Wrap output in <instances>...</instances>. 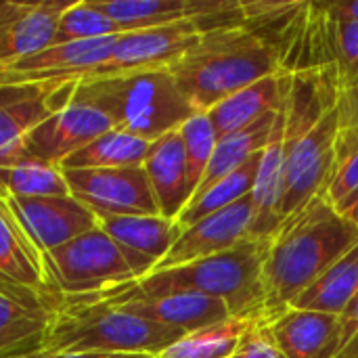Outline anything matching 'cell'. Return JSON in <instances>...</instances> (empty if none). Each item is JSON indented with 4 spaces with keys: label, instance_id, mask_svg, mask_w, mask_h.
Here are the masks:
<instances>
[{
    "label": "cell",
    "instance_id": "8",
    "mask_svg": "<svg viewBox=\"0 0 358 358\" xmlns=\"http://www.w3.org/2000/svg\"><path fill=\"white\" fill-rule=\"evenodd\" d=\"M63 170V168H61ZM69 195L94 216H155L153 189L143 166L107 170H63Z\"/></svg>",
    "mask_w": 358,
    "mask_h": 358
},
{
    "label": "cell",
    "instance_id": "35",
    "mask_svg": "<svg viewBox=\"0 0 358 358\" xmlns=\"http://www.w3.org/2000/svg\"><path fill=\"white\" fill-rule=\"evenodd\" d=\"M323 13L336 19H348L358 23V0H334V2H317Z\"/></svg>",
    "mask_w": 358,
    "mask_h": 358
},
{
    "label": "cell",
    "instance_id": "4",
    "mask_svg": "<svg viewBox=\"0 0 358 358\" xmlns=\"http://www.w3.org/2000/svg\"><path fill=\"white\" fill-rule=\"evenodd\" d=\"M271 239H243L235 248L176 266L157 271L130 283L138 298H166L176 294H199L222 300L233 317H254L266 313L262 266Z\"/></svg>",
    "mask_w": 358,
    "mask_h": 358
},
{
    "label": "cell",
    "instance_id": "2",
    "mask_svg": "<svg viewBox=\"0 0 358 358\" xmlns=\"http://www.w3.org/2000/svg\"><path fill=\"white\" fill-rule=\"evenodd\" d=\"M115 287V285H113ZM113 287L61 296L44 352H132L159 357L187 334L159 325L117 302Z\"/></svg>",
    "mask_w": 358,
    "mask_h": 358
},
{
    "label": "cell",
    "instance_id": "13",
    "mask_svg": "<svg viewBox=\"0 0 358 358\" xmlns=\"http://www.w3.org/2000/svg\"><path fill=\"white\" fill-rule=\"evenodd\" d=\"M250 224H252V195L182 229L172 250L155 266L153 273L176 268V266L227 252L235 248L239 241L248 239Z\"/></svg>",
    "mask_w": 358,
    "mask_h": 358
},
{
    "label": "cell",
    "instance_id": "18",
    "mask_svg": "<svg viewBox=\"0 0 358 358\" xmlns=\"http://www.w3.org/2000/svg\"><path fill=\"white\" fill-rule=\"evenodd\" d=\"M99 227L132 258L141 279L151 275L155 266L172 250L182 233L176 220L162 214L155 216H96Z\"/></svg>",
    "mask_w": 358,
    "mask_h": 358
},
{
    "label": "cell",
    "instance_id": "6",
    "mask_svg": "<svg viewBox=\"0 0 358 358\" xmlns=\"http://www.w3.org/2000/svg\"><path fill=\"white\" fill-rule=\"evenodd\" d=\"M46 264L59 296L90 294L141 281V273L132 258L101 227L48 252Z\"/></svg>",
    "mask_w": 358,
    "mask_h": 358
},
{
    "label": "cell",
    "instance_id": "29",
    "mask_svg": "<svg viewBox=\"0 0 358 358\" xmlns=\"http://www.w3.org/2000/svg\"><path fill=\"white\" fill-rule=\"evenodd\" d=\"M313 8L319 15L323 46H325V63L334 65L338 71L340 88L352 86L358 82V23L348 19L329 17L313 2Z\"/></svg>",
    "mask_w": 358,
    "mask_h": 358
},
{
    "label": "cell",
    "instance_id": "31",
    "mask_svg": "<svg viewBox=\"0 0 358 358\" xmlns=\"http://www.w3.org/2000/svg\"><path fill=\"white\" fill-rule=\"evenodd\" d=\"M122 27L113 23L92 0L69 2L61 13L55 29L52 44H69V42H86L101 40L109 36H122Z\"/></svg>",
    "mask_w": 358,
    "mask_h": 358
},
{
    "label": "cell",
    "instance_id": "12",
    "mask_svg": "<svg viewBox=\"0 0 358 358\" xmlns=\"http://www.w3.org/2000/svg\"><path fill=\"white\" fill-rule=\"evenodd\" d=\"M17 220L23 224L34 243L52 252L86 231L99 227L96 216L71 195L50 197H4Z\"/></svg>",
    "mask_w": 358,
    "mask_h": 358
},
{
    "label": "cell",
    "instance_id": "7",
    "mask_svg": "<svg viewBox=\"0 0 358 358\" xmlns=\"http://www.w3.org/2000/svg\"><path fill=\"white\" fill-rule=\"evenodd\" d=\"M340 132L336 107L310 130L285 138L283 189L279 199L281 224L298 216L315 197L323 195L336 162V138Z\"/></svg>",
    "mask_w": 358,
    "mask_h": 358
},
{
    "label": "cell",
    "instance_id": "36",
    "mask_svg": "<svg viewBox=\"0 0 358 358\" xmlns=\"http://www.w3.org/2000/svg\"><path fill=\"white\" fill-rule=\"evenodd\" d=\"M340 319H342V327H344V342H342V350H344V346L358 334V294L348 304V308L342 313Z\"/></svg>",
    "mask_w": 358,
    "mask_h": 358
},
{
    "label": "cell",
    "instance_id": "1",
    "mask_svg": "<svg viewBox=\"0 0 358 358\" xmlns=\"http://www.w3.org/2000/svg\"><path fill=\"white\" fill-rule=\"evenodd\" d=\"M358 241V227L323 195L283 222L262 266L266 313L277 317Z\"/></svg>",
    "mask_w": 358,
    "mask_h": 358
},
{
    "label": "cell",
    "instance_id": "20",
    "mask_svg": "<svg viewBox=\"0 0 358 358\" xmlns=\"http://www.w3.org/2000/svg\"><path fill=\"white\" fill-rule=\"evenodd\" d=\"M143 170L147 172L159 214L176 220L193 197L187 172L185 145L178 130L151 143Z\"/></svg>",
    "mask_w": 358,
    "mask_h": 358
},
{
    "label": "cell",
    "instance_id": "38",
    "mask_svg": "<svg viewBox=\"0 0 358 358\" xmlns=\"http://www.w3.org/2000/svg\"><path fill=\"white\" fill-rule=\"evenodd\" d=\"M346 216H348V218H350V220H352V222H355V224L358 227V201L355 203V208H352V210H350V212H348Z\"/></svg>",
    "mask_w": 358,
    "mask_h": 358
},
{
    "label": "cell",
    "instance_id": "5",
    "mask_svg": "<svg viewBox=\"0 0 358 358\" xmlns=\"http://www.w3.org/2000/svg\"><path fill=\"white\" fill-rule=\"evenodd\" d=\"M71 99L99 109L115 130L149 143L178 130L197 111L168 69L78 82Z\"/></svg>",
    "mask_w": 358,
    "mask_h": 358
},
{
    "label": "cell",
    "instance_id": "15",
    "mask_svg": "<svg viewBox=\"0 0 358 358\" xmlns=\"http://www.w3.org/2000/svg\"><path fill=\"white\" fill-rule=\"evenodd\" d=\"M268 327L285 358H338L342 352L344 327L338 315L289 306L271 315Z\"/></svg>",
    "mask_w": 358,
    "mask_h": 358
},
{
    "label": "cell",
    "instance_id": "21",
    "mask_svg": "<svg viewBox=\"0 0 358 358\" xmlns=\"http://www.w3.org/2000/svg\"><path fill=\"white\" fill-rule=\"evenodd\" d=\"M0 279L57 294L50 281L46 254L27 235L4 197H0Z\"/></svg>",
    "mask_w": 358,
    "mask_h": 358
},
{
    "label": "cell",
    "instance_id": "33",
    "mask_svg": "<svg viewBox=\"0 0 358 358\" xmlns=\"http://www.w3.org/2000/svg\"><path fill=\"white\" fill-rule=\"evenodd\" d=\"M268 321H271L268 313L260 315L256 323L245 331V336L241 338L235 355L231 358H285L271 334Z\"/></svg>",
    "mask_w": 358,
    "mask_h": 358
},
{
    "label": "cell",
    "instance_id": "39",
    "mask_svg": "<svg viewBox=\"0 0 358 358\" xmlns=\"http://www.w3.org/2000/svg\"><path fill=\"white\" fill-rule=\"evenodd\" d=\"M48 357V355H46V352H42V355H36V357H27V358H46Z\"/></svg>",
    "mask_w": 358,
    "mask_h": 358
},
{
    "label": "cell",
    "instance_id": "37",
    "mask_svg": "<svg viewBox=\"0 0 358 358\" xmlns=\"http://www.w3.org/2000/svg\"><path fill=\"white\" fill-rule=\"evenodd\" d=\"M46 358H157L153 355H132V352H78V355H55Z\"/></svg>",
    "mask_w": 358,
    "mask_h": 358
},
{
    "label": "cell",
    "instance_id": "22",
    "mask_svg": "<svg viewBox=\"0 0 358 358\" xmlns=\"http://www.w3.org/2000/svg\"><path fill=\"white\" fill-rule=\"evenodd\" d=\"M289 86H292V73L281 71L262 78L216 103L206 113L210 115L218 138L233 134L241 128H248L260 117H264L266 113L281 109L283 103L287 101Z\"/></svg>",
    "mask_w": 358,
    "mask_h": 358
},
{
    "label": "cell",
    "instance_id": "27",
    "mask_svg": "<svg viewBox=\"0 0 358 358\" xmlns=\"http://www.w3.org/2000/svg\"><path fill=\"white\" fill-rule=\"evenodd\" d=\"M264 315V313H262ZM254 317H231L216 325L187 334L157 358H231L245 331L256 323Z\"/></svg>",
    "mask_w": 358,
    "mask_h": 358
},
{
    "label": "cell",
    "instance_id": "10",
    "mask_svg": "<svg viewBox=\"0 0 358 358\" xmlns=\"http://www.w3.org/2000/svg\"><path fill=\"white\" fill-rule=\"evenodd\" d=\"M59 298V294L0 279V358H27L44 352Z\"/></svg>",
    "mask_w": 358,
    "mask_h": 358
},
{
    "label": "cell",
    "instance_id": "23",
    "mask_svg": "<svg viewBox=\"0 0 358 358\" xmlns=\"http://www.w3.org/2000/svg\"><path fill=\"white\" fill-rule=\"evenodd\" d=\"M358 294V241L336 260L308 289H304L294 302L292 308L317 310L327 315H338L348 308V304Z\"/></svg>",
    "mask_w": 358,
    "mask_h": 358
},
{
    "label": "cell",
    "instance_id": "24",
    "mask_svg": "<svg viewBox=\"0 0 358 358\" xmlns=\"http://www.w3.org/2000/svg\"><path fill=\"white\" fill-rule=\"evenodd\" d=\"M151 143L128 134L124 130H107L90 141L86 147L69 155L63 170H107V168H136L147 159Z\"/></svg>",
    "mask_w": 358,
    "mask_h": 358
},
{
    "label": "cell",
    "instance_id": "32",
    "mask_svg": "<svg viewBox=\"0 0 358 358\" xmlns=\"http://www.w3.org/2000/svg\"><path fill=\"white\" fill-rule=\"evenodd\" d=\"M178 132H180V138L185 145L189 185L195 195V191L199 189V185L203 180V174L212 159V153L216 149L218 134H216V128L208 113H195L178 128Z\"/></svg>",
    "mask_w": 358,
    "mask_h": 358
},
{
    "label": "cell",
    "instance_id": "19",
    "mask_svg": "<svg viewBox=\"0 0 358 358\" xmlns=\"http://www.w3.org/2000/svg\"><path fill=\"white\" fill-rule=\"evenodd\" d=\"M285 103L277 111L275 126L266 147L262 149L256 182L252 189V224L248 233L252 239H273L281 229L279 199L285 168Z\"/></svg>",
    "mask_w": 358,
    "mask_h": 358
},
{
    "label": "cell",
    "instance_id": "14",
    "mask_svg": "<svg viewBox=\"0 0 358 358\" xmlns=\"http://www.w3.org/2000/svg\"><path fill=\"white\" fill-rule=\"evenodd\" d=\"M69 2H0V71L52 46L61 13Z\"/></svg>",
    "mask_w": 358,
    "mask_h": 358
},
{
    "label": "cell",
    "instance_id": "11",
    "mask_svg": "<svg viewBox=\"0 0 358 358\" xmlns=\"http://www.w3.org/2000/svg\"><path fill=\"white\" fill-rule=\"evenodd\" d=\"M199 38L201 29L195 19L122 34L115 40L111 57L99 67L96 78L168 69Z\"/></svg>",
    "mask_w": 358,
    "mask_h": 358
},
{
    "label": "cell",
    "instance_id": "34",
    "mask_svg": "<svg viewBox=\"0 0 358 358\" xmlns=\"http://www.w3.org/2000/svg\"><path fill=\"white\" fill-rule=\"evenodd\" d=\"M336 111L340 128H358V82L352 86L340 88Z\"/></svg>",
    "mask_w": 358,
    "mask_h": 358
},
{
    "label": "cell",
    "instance_id": "16",
    "mask_svg": "<svg viewBox=\"0 0 358 358\" xmlns=\"http://www.w3.org/2000/svg\"><path fill=\"white\" fill-rule=\"evenodd\" d=\"M73 86H0V166L34 126L69 103Z\"/></svg>",
    "mask_w": 358,
    "mask_h": 358
},
{
    "label": "cell",
    "instance_id": "30",
    "mask_svg": "<svg viewBox=\"0 0 358 358\" xmlns=\"http://www.w3.org/2000/svg\"><path fill=\"white\" fill-rule=\"evenodd\" d=\"M323 197L344 216L358 201V128H340L334 172Z\"/></svg>",
    "mask_w": 358,
    "mask_h": 358
},
{
    "label": "cell",
    "instance_id": "9",
    "mask_svg": "<svg viewBox=\"0 0 358 358\" xmlns=\"http://www.w3.org/2000/svg\"><path fill=\"white\" fill-rule=\"evenodd\" d=\"M111 128V122L99 109L78 103L69 96L65 107L57 109L23 136L4 166L17 162H42L61 166L69 155Z\"/></svg>",
    "mask_w": 358,
    "mask_h": 358
},
{
    "label": "cell",
    "instance_id": "3",
    "mask_svg": "<svg viewBox=\"0 0 358 358\" xmlns=\"http://www.w3.org/2000/svg\"><path fill=\"white\" fill-rule=\"evenodd\" d=\"M168 71L193 109L206 113L237 90L285 69L271 44L237 25L201 34Z\"/></svg>",
    "mask_w": 358,
    "mask_h": 358
},
{
    "label": "cell",
    "instance_id": "25",
    "mask_svg": "<svg viewBox=\"0 0 358 358\" xmlns=\"http://www.w3.org/2000/svg\"><path fill=\"white\" fill-rule=\"evenodd\" d=\"M277 111L266 113L264 117H260L258 122H254L248 128H241V130H237L233 134L220 136L218 143H216V149L212 153V159L208 164V170L203 174V180H201V185H199V189L195 193L206 191L208 187H212L220 178H224L231 172L239 170L256 153H260L266 147L268 138H271Z\"/></svg>",
    "mask_w": 358,
    "mask_h": 358
},
{
    "label": "cell",
    "instance_id": "26",
    "mask_svg": "<svg viewBox=\"0 0 358 358\" xmlns=\"http://www.w3.org/2000/svg\"><path fill=\"white\" fill-rule=\"evenodd\" d=\"M260 157H262V151L256 153L252 159H248L239 170L231 172L229 176H224L218 182H214L212 187H208L206 191L195 193L191 197V201L187 203V208L180 212V216L176 218L178 227L187 229V227L195 224L197 220H201L210 214H216V212L237 203L239 199L252 195Z\"/></svg>",
    "mask_w": 358,
    "mask_h": 358
},
{
    "label": "cell",
    "instance_id": "28",
    "mask_svg": "<svg viewBox=\"0 0 358 358\" xmlns=\"http://www.w3.org/2000/svg\"><path fill=\"white\" fill-rule=\"evenodd\" d=\"M50 195H69L61 166L42 162H17L0 166V197Z\"/></svg>",
    "mask_w": 358,
    "mask_h": 358
},
{
    "label": "cell",
    "instance_id": "17",
    "mask_svg": "<svg viewBox=\"0 0 358 358\" xmlns=\"http://www.w3.org/2000/svg\"><path fill=\"white\" fill-rule=\"evenodd\" d=\"M113 294L117 302L124 304L128 310L147 317L159 325L178 329L182 334H193L233 317L222 300L199 296V294H176V296L149 300V298L134 296L130 292V283L115 285Z\"/></svg>",
    "mask_w": 358,
    "mask_h": 358
}]
</instances>
